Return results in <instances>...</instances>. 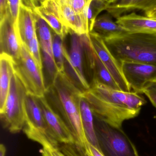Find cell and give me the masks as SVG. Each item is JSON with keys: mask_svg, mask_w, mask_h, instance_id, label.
Instances as JSON below:
<instances>
[{"mask_svg": "<svg viewBox=\"0 0 156 156\" xmlns=\"http://www.w3.org/2000/svg\"><path fill=\"white\" fill-rule=\"evenodd\" d=\"M143 93L148 97L152 104L156 108V80L147 83L143 89Z\"/></svg>", "mask_w": 156, "mask_h": 156, "instance_id": "obj_27", "label": "cell"}, {"mask_svg": "<svg viewBox=\"0 0 156 156\" xmlns=\"http://www.w3.org/2000/svg\"><path fill=\"white\" fill-rule=\"evenodd\" d=\"M47 128L51 137L59 144L75 145V138L62 117L51 107L45 97L37 98Z\"/></svg>", "mask_w": 156, "mask_h": 156, "instance_id": "obj_9", "label": "cell"}, {"mask_svg": "<svg viewBox=\"0 0 156 156\" xmlns=\"http://www.w3.org/2000/svg\"><path fill=\"white\" fill-rule=\"evenodd\" d=\"M116 23L129 33L156 34V18L146 15L133 12L119 16Z\"/></svg>", "mask_w": 156, "mask_h": 156, "instance_id": "obj_15", "label": "cell"}, {"mask_svg": "<svg viewBox=\"0 0 156 156\" xmlns=\"http://www.w3.org/2000/svg\"><path fill=\"white\" fill-rule=\"evenodd\" d=\"M89 37L93 49L111 73L120 90L123 91L131 92V87L124 76L121 65L112 55L104 40L93 32H90Z\"/></svg>", "mask_w": 156, "mask_h": 156, "instance_id": "obj_10", "label": "cell"}, {"mask_svg": "<svg viewBox=\"0 0 156 156\" xmlns=\"http://www.w3.org/2000/svg\"><path fill=\"white\" fill-rule=\"evenodd\" d=\"M109 2V1L106 0H93L90 4L84 9L82 15L89 26L90 32H91L99 14L106 10Z\"/></svg>", "mask_w": 156, "mask_h": 156, "instance_id": "obj_23", "label": "cell"}, {"mask_svg": "<svg viewBox=\"0 0 156 156\" xmlns=\"http://www.w3.org/2000/svg\"><path fill=\"white\" fill-rule=\"evenodd\" d=\"M36 19L37 34L42 51V59L52 80L58 71L53 56L52 30L46 22L37 14Z\"/></svg>", "mask_w": 156, "mask_h": 156, "instance_id": "obj_12", "label": "cell"}, {"mask_svg": "<svg viewBox=\"0 0 156 156\" xmlns=\"http://www.w3.org/2000/svg\"><path fill=\"white\" fill-rule=\"evenodd\" d=\"M121 65L128 84L137 93L143 94L145 84L156 80V66L125 61Z\"/></svg>", "mask_w": 156, "mask_h": 156, "instance_id": "obj_11", "label": "cell"}, {"mask_svg": "<svg viewBox=\"0 0 156 156\" xmlns=\"http://www.w3.org/2000/svg\"><path fill=\"white\" fill-rule=\"evenodd\" d=\"M113 1V0H111V1H110V2H111V1Z\"/></svg>", "mask_w": 156, "mask_h": 156, "instance_id": "obj_35", "label": "cell"}, {"mask_svg": "<svg viewBox=\"0 0 156 156\" xmlns=\"http://www.w3.org/2000/svg\"><path fill=\"white\" fill-rule=\"evenodd\" d=\"M110 1H111V0H109V2H110Z\"/></svg>", "mask_w": 156, "mask_h": 156, "instance_id": "obj_37", "label": "cell"}, {"mask_svg": "<svg viewBox=\"0 0 156 156\" xmlns=\"http://www.w3.org/2000/svg\"><path fill=\"white\" fill-rule=\"evenodd\" d=\"M13 60L14 73L24 86L27 94L37 98L45 97L47 90L42 69L22 44L20 55Z\"/></svg>", "mask_w": 156, "mask_h": 156, "instance_id": "obj_5", "label": "cell"}, {"mask_svg": "<svg viewBox=\"0 0 156 156\" xmlns=\"http://www.w3.org/2000/svg\"><path fill=\"white\" fill-rule=\"evenodd\" d=\"M14 73L13 60L5 54L0 55V112L4 107L10 88L11 79Z\"/></svg>", "mask_w": 156, "mask_h": 156, "instance_id": "obj_20", "label": "cell"}, {"mask_svg": "<svg viewBox=\"0 0 156 156\" xmlns=\"http://www.w3.org/2000/svg\"><path fill=\"white\" fill-rule=\"evenodd\" d=\"M98 120L116 129H122L124 121L136 117L147 103L135 92L114 90L94 80L90 88L82 93Z\"/></svg>", "mask_w": 156, "mask_h": 156, "instance_id": "obj_1", "label": "cell"}, {"mask_svg": "<svg viewBox=\"0 0 156 156\" xmlns=\"http://www.w3.org/2000/svg\"><path fill=\"white\" fill-rule=\"evenodd\" d=\"M40 153L42 156H67L59 149L58 147H42Z\"/></svg>", "mask_w": 156, "mask_h": 156, "instance_id": "obj_30", "label": "cell"}, {"mask_svg": "<svg viewBox=\"0 0 156 156\" xmlns=\"http://www.w3.org/2000/svg\"><path fill=\"white\" fill-rule=\"evenodd\" d=\"M92 1L93 0H69L71 5L75 12L77 13L82 15L84 9L90 4Z\"/></svg>", "mask_w": 156, "mask_h": 156, "instance_id": "obj_28", "label": "cell"}, {"mask_svg": "<svg viewBox=\"0 0 156 156\" xmlns=\"http://www.w3.org/2000/svg\"><path fill=\"white\" fill-rule=\"evenodd\" d=\"M25 45L37 64L41 68L43 69V59L41 55V48L37 34Z\"/></svg>", "mask_w": 156, "mask_h": 156, "instance_id": "obj_25", "label": "cell"}, {"mask_svg": "<svg viewBox=\"0 0 156 156\" xmlns=\"http://www.w3.org/2000/svg\"><path fill=\"white\" fill-rule=\"evenodd\" d=\"M106 1H109V0H106Z\"/></svg>", "mask_w": 156, "mask_h": 156, "instance_id": "obj_36", "label": "cell"}, {"mask_svg": "<svg viewBox=\"0 0 156 156\" xmlns=\"http://www.w3.org/2000/svg\"><path fill=\"white\" fill-rule=\"evenodd\" d=\"M8 12L7 0H0V21L5 18Z\"/></svg>", "mask_w": 156, "mask_h": 156, "instance_id": "obj_31", "label": "cell"}, {"mask_svg": "<svg viewBox=\"0 0 156 156\" xmlns=\"http://www.w3.org/2000/svg\"><path fill=\"white\" fill-rule=\"evenodd\" d=\"M71 47L68 52L64 48L66 63L70 71V76L82 91L90 88V83L85 77L83 69V55L85 52V35H79L70 30Z\"/></svg>", "mask_w": 156, "mask_h": 156, "instance_id": "obj_8", "label": "cell"}, {"mask_svg": "<svg viewBox=\"0 0 156 156\" xmlns=\"http://www.w3.org/2000/svg\"><path fill=\"white\" fill-rule=\"evenodd\" d=\"M6 149L5 146L3 144L0 145V156H5Z\"/></svg>", "mask_w": 156, "mask_h": 156, "instance_id": "obj_34", "label": "cell"}, {"mask_svg": "<svg viewBox=\"0 0 156 156\" xmlns=\"http://www.w3.org/2000/svg\"><path fill=\"white\" fill-rule=\"evenodd\" d=\"M84 151L86 156H105L102 150L98 149L89 142L85 145Z\"/></svg>", "mask_w": 156, "mask_h": 156, "instance_id": "obj_29", "label": "cell"}, {"mask_svg": "<svg viewBox=\"0 0 156 156\" xmlns=\"http://www.w3.org/2000/svg\"><path fill=\"white\" fill-rule=\"evenodd\" d=\"M82 91L65 71L58 72L51 83L47 87L45 97L71 131L75 138V145L84 149L88 141L81 115Z\"/></svg>", "mask_w": 156, "mask_h": 156, "instance_id": "obj_2", "label": "cell"}, {"mask_svg": "<svg viewBox=\"0 0 156 156\" xmlns=\"http://www.w3.org/2000/svg\"><path fill=\"white\" fill-rule=\"evenodd\" d=\"M156 7V0H113L106 11L116 19L131 11L141 10L146 13Z\"/></svg>", "mask_w": 156, "mask_h": 156, "instance_id": "obj_16", "label": "cell"}, {"mask_svg": "<svg viewBox=\"0 0 156 156\" xmlns=\"http://www.w3.org/2000/svg\"><path fill=\"white\" fill-rule=\"evenodd\" d=\"M109 13L103 14L96 18L91 32L100 36L104 40L117 37L129 33L114 22Z\"/></svg>", "mask_w": 156, "mask_h": 156, "instance_id": "obj_19", "label": "cell"}, {"mask_svg": "<svg viewBox=\"0 0 156 156\" xmlns=\"http://www.w3.org/2000/svg\"><path fill=\"white\" fill-rule=\"evenodd\" d=\"M27 92L18 77L14 73L4 107L0 112L3 127L12 133L23 130L25 124V102Z\"/></svg>", "mask_w": 156, "mask_h": 156, "instance_id": "obj_4", "label": "cell"}, {"mask_svg": "<svg viewBox=\"0 0 156 156\" xmlns=\"http://www.w3.org/2000/svg\"><path fill=\"white\" fill-rule=\"evenodd\" d=\"M62 17L66 26L69 30L79 35H88L89 27L82 15L77 13L72 8L69 0H57Z\"/></svg>", "mask_w": 156, "mask_h": 156, "instance_id": "obj_18", "label": "cell"}, {"mask_svg": "<svg viewBox=\"0 0 156 156\" xmlns=\"http://www.w3.org/2000/svg\"><path fill=\"white\" fill-rule=\"evenodd\" d=\"M17 28L19 37L24 44H26L37 35L35 13L21 3Z\"/></svg>", "mask_w": 156, "mask_h": 156, "instance_id": "obj_17", "label": "cell"}, {"mask_svg": "<svg viewBox=\"0 0 156 156\" xmlns=\"http://www.w3.org/2000/svg\"><path fill=\"white\" fill-rule=\"evenodd\" d=\"M145 14L146 15L149 16V17L156 18V7H155L153 10L146 12Z\"/></svg>", "mask_w": 156, "mask_h": 156, "instance_id": "obj_33", "label": "cell"}, {"mask_svg": "<svg viewBox=\"0 0 156 156\" xmlns=\"http://www.w3.org/2000/svg\"><path fill=\"white\" fill-rule=\"evenodd\" d=\"M80 111L83 129L88 142L102 150L94 124V115L89 103L82 97L81 100Z\"/></svg>", "mask_w": 156, "mask_h": 156, "instance_id": "obj_21", "label": "cell"}, {"mask_svg": "<svg viewBox=\"0 0 156 156\" xmlns=\"http://www.w3.org/2000/svg\"><path fill=\"white\" fill-rule=\"evenodd\" d=\"M94 80L97 81L114 90H121L111 73L103 65L94 50L93 79V81Z\"/></svg>", "mask_w": 156, "mask_h": 156, "instance_id": "obj_22", "label": "cell"}, {"mask_svg": "<svg viewBox=\"0 0 156 156\" xmlns=\"http://www.w3.org/2000/svg\"><path fill=\"white\" fill-rule=\"evenodd\" d=\"M21 3L26 6L33 11L40 6L41 5L40 0H21Z\"/></svg>", "mask_w": 156, "mask_h": 156, "instance_id": "obj_32", "label": "cell"}, {"mask_svg": "<svg viewBox=\"0 0 156 156\" xmlns=\"http://www.w3.org/2000/svg\"><path fill=\"white\" fill-rule=\"evenodd\" d=\"M52 30V29H51ZM53 37V53L54 60L58 72L65 71V60L63 38L56 34L52 30Z\"/></svg>", "mask_w": 156, "mask_h": 156, "instance_id": "obj_24", "label": "cell"}, {"mask_svg": "<svg viewBox=\"0 0 156 156\" xmlns=\"http://www.w3.org/2000/svg\"><path fill=\"white\" fill-rule=\"evenodd\" d=\"M34 12L43 18L50 28L63 39L69 33V29L64 23L57 0H45Z\"/></svg>", "mask_w": 156, "mask_h": 156, "instance_id": "obj_14", "label": "cell"}, {"mask_svg": "<svg viewBox=\"0 0 156 156\" xmlns=\"http://www.w3.org/2000/svg\"><path fill=\"white\" fill-rule=\"evenodd\" d=\"M22 43L9 12L0 21V53L16 59L20 55Z\"/></svg>", "mask_w": 156, "mask_h": 156, "instance_id": "obj_13", "label": "cell"}, {"mask_svg": "<svg viewBox=\"0 0 156 156\" xmlns=\"http://www.w3.org/2000/svg\"><path fill=\"white\" fill-rule=\"evenodd\" d=\"M97 120L95 129L98 140L107 156H139L133 144L122 129L114 128Z\"/></svg>", "mask_w": 156, "mask_h": 156, "instance_id": "obj_7", "label": "cell"}, {"mask_svg": "<svg viewBox=\"0 0 156 156\" xmlns=\"http://www.w3.org/2000/svg\"><path fill=\"white\" fill-rule=\"evenodd\" d=\"M104 41L120 65L125 61L156 66V34L128 33Z\"/></svg>", "mask_w": 156, "mask_h": 156, "instance_id": "obj_3", "label": "cell"}, {"mask_svg": "<svg viewBox=\"0 0 156 156\" xmlns=\"http://www.w3.org/2000/svg\"><path fill=\"white\" fill-rule=\"evenodd\" d=\"M7 1H8V11L17 32V21H18L21 1V0H7Z\"/></svg>", "mask_w": 156, "mask_h": 156, "instance_id": "obj_26", "label": "cell"}, {"mask_svg": "<svg viewBox=\"0 0 156 156\" xmlns=\"http://www.w3.org/2000/svg\"><path fill=\"white\" fill-rule=\"evenodd\" d=\"M25 124L23 131L28 139L44 147H58L59 143L49 133L37 97L27 94L25 102Z\"/></svg>", "mask_w": 156, "mask_h": 156, "instance_id": "obj_6", "label": "cell"}]
</instances>
